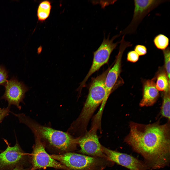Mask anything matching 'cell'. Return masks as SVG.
<instances>
[{"label":"cell","mask_w":170,"mask_h":170,"mask_svg":"<svg viewBox=\"0 0 170 170\" xmlns=\"http://www.w3.org/2000/svg\"><path fill=\"white\" fill-rule=\"evenodd\" d=\"M168 0H134V9L132 19L128 26L120 32L121 35L134 33L140 23L149 13L162 3Z\"/></svg>","instance_id":"obj_8"},{"label":"cell","mask_w":170,"mask_h":170,"mask_svg":"<svg viewBox=\"0 0 170 170\" xmlns=\"http://www.w3.org/2000/svg\"><path fill=\"white\" fill-rule=\"evenodd\" d=\"M15 136L16 143L13 146H11L7 140L3 139L7 146L0 153V170H13L19 166L26 167L30 162L29 155L23 150Z\"/></svg>","instance_id":"obj_6"},{"label":"cell","mask_w":170,"mask_h":170,"mask_svg":"<svg viewBox=\"0 0 170 170\" xmlns=\"http://www.w3.org/2000/svg\"><path fill=\"white\" fill-rule=\"evenodd\" d=\"M97 131L91 128L83 135L77 137V144L81 148L80 152L89 156L106 158L102 151V146L97 135Z\"/></svg>","instance_id":"obj_11"},{"label":"cell","mask_w":170,"mask_h":170,"mask_svg":"<svg viewBox=\"0 0 170 170\" xmlns=\"http://www.w3.org/2000/svg\"><path fill=\"white\" fill-rule=\"evenodd\" d=\"M120 35V34L117 35L111 39H109V34L107 38L104 37L100 46L94 53L93 59L90 68L77 89L79 93H81L82 89L85 86L86 82L89 77L103 65L107 63L111 53L120 43V41L114 43V41Z\"/></svg>","instance_id":"obj_5"},{"label":"cell","mask_w":170,"mask_h":170,"mask_svg":"<svg viewBox=\"0 0 170 170\" xmlns=\"http://www.w3.org/2000/svg\"><path fill=\"white\" fill-rule=\"evenodd\" d=\"M130 128L125 142L143 156L148 169H159L169 166V123L145 125L132 122Z\"/></svg>","instance_id":"obj_1"},{"label":"cell","mask_w":170,"mask_h":170,"mask_svg":"<svg viewBox=\"0 0 170 170\" xmlns=\"http://www.w3.org/2000/svg\"><path fill=\"white\" fill-rule=\"evenodd\" d=\"M170 90L165 92L161 113L164 117L170 119Z\"/></svg>","instance_id":"obj_16"},{"label":"cell","mask_w":170,"mask_h":170,"mask_svg":"<svg viewBox=\"0 0 170 170\" xmlns=\"http://www.w3.org/2000/svg\"><path fill=\"white\" fill-rule=\"evenodd\" d=\"M10 108L8 106L5 108H0V123L5 117L9 115V113L10 112Z\"/></svg>","instance_id":"obj_22"},{"label":"cell","mask_w":170,"mask_h":170,"mask_svg":"<svg viewBox=\"0 0 170 170\" xmlns=\"http://www.w3.org/2000/svg\"><path fill=\"white\" fill-rule=\"evenodd\" d=\"M156 86L158 90L166 92L170 90V80L165 71H162L157 74Z\"/></svg>","instance_id":"obj_15"},{"label":"cell","mask_w":170,"mask_h":170,"mask_svg":"<svg viewBox=\"0 0 170 170\" xmlns=\"http://www.w3.org/2000/svg\"><path fill=\"white\" fill-rule=\"evenodd\" d=\"M51 8V2L48 0H44L40 3L37 10L38 21L42 22L49 17Z\"/></svg>","instance_id":"obj_14"},{"label":"cell","mask_w":170,"mask_h":170,"mask_svg":"<svg viewBox=\"0 0 170 170\" xmlns=\"http://www.w3.org/2000/svg\"><path fill=\"white\" fill-rule=\"evenodd\" d=\"M50 156L69 170H95L102 163V161L97 157L70 152Z\"/></svg>","instance_id":"obj_4"},{"label":"cell","mask_w":170,"mask_h":170,"mask_svg":"<svg viewBox=\"0 0 170 170\" xmlns=\"http://www.w3.org/2000/svg\"><path fill=\"white\" fill-rule=\"evenodd\" d=\"M153 41L157 49L164 50L168 47L169 39L165 35L160 34L155 37Z\"/></svg>","instance_id":"obj_17"},{"label":"cell","mask_w":170,"mask_h":170,"mask_svg":"<svg viewBox=\"0 0 170 170\" xmlns=\"http://www.w3.org/2000/svg\"><path fill=\"white\" fill-rule=\"evenodd\" d=\"M4 86L5 92L1 99L7 101L8 106L10 107L11 105H14L21 110V107L20 105V103H24L23 99L29 88L22 82L19 81L14 77L7 80Z\"/></svg>","instance_id":"obj_9"},{"label":"cell","mask_w":170,"mask_h":170,"mask_svg":"<svg viewBox=\"0 0 170 170\" xmlns=\"http://www.w3.org/2000/svg\"><path fill=\"white\" fill-rule=\"evenodd\" d=\"M17 117L20 123L26 125L34 135L38 136L45 145L65 153L73 149L77 144V138H74L67 132L41 125L23 113L17 114Z\"/></svg>","instance_id":"obj_2"},{"label":"cell","mask_w":170,"mask_h":170,"mask_svg":"<svg viewBox=\"0 0 170 170\" xmlns=\"http://www.w3.org/2000/svg\"><path fill=\"white\" fill-rule=\"evenodd\" d=\"M102 150L106 158L130 170H147L144 162L131 155L111 150L103 146Z\"/></svg>","instance_id":"obj_12"},{"label":"cell","mask_w":170,"mask_h":170,"mask_svg":"<svg viewBox=\"0 0 170 170\" xmlns=\"http://www.w3.org/2000/svg\"><path fill=\"white\" fill-rule=\"evenodd\" d=\"M165 62V66L168 78L170 80V51L169 47L163 50Z\"/></svg>","instance_id":"obj_18"},{"label":"cell","mask_w":170,"mask_h":170,"mask_svg":"<svg viewBox=\"0 0 170 170\" xmlns=\"http://www.w3.org/2000/svg\"><path fill=\"white\" fill-rule=\"evenodd\" d=\"M156 78L146 81L143 87V97L140 104L141 106H152L156 102L159 95L156 86Z\"/></svg>","instance_id":"obj_13"},{"label":"cell","mask_w":170,"mask_h":170,"mask_svg":"<svg viewBox=\"0 0 170 170\" xmlns=\"http://www.w3.org/2000/svg\"><path fill=\"white\" fill-rule=\"evenodd\" d=\"M8 72L4 66H0V85L4 86L7 81Z\"/></svg>","instance_id":"obj_19"},{"label":"cell","mask_w":170,"mask_h":170,"mask_svg":"<svg viewBox=\"0 0 170 170\" xmlns=\"http://www.w3.org/2000/svg\"><path fill=\"white\" fill-rule=\"evenodd\" d=\"M35 144L30 157V162L33 170L47 167H52L69 170L66 166L52 158L45 149V145L40 138L34 135Z\"/></svg>","instance_id":"obj_7"},{"label":"cell","mask_w":170,"mask_h":170,"mask_svg":"<svg viewBox=\"0 0 170 170\" xmlns=\"http://www.w3.org/2000/svg\"><path fill=\"white\" fill-rule=\"evenodd\" d=\"M22 166H19L15 167L13 170H33L32 167L28 168H25Z\"/></svg>","instance_id":"obj_23"},{"label":"cell","mask_w":170,"mask_h":170,"mask_svg":"<svg viewBox=\"0 0 170 170\" xmlns=\"http://www.w3.org/2000/svg\"></svg>","instance_id":"obj_24"},{"label":"cell","mask_w":170,"mask_h":170,"mask_svg":"<svg viewBox=\"0 0 170 170\" xmlns=\"http://www.w3.org/2000/svg\"><path fill=\"white\" fill-rule=\"evenodd\" d=\"M139 55L134 51H131L128 53L127 60L128 61L133 63H135L138 61Z\"/></svg>","instance_id":"obj_20"},{"label":"cell","mask_w":170,"mask_h":170,"mask_svg":"<svg viewBox=\"0 0 170 170\" xmlns=\"http://www.w3.org/2000/svg\"><path fill=\"white\" fill-rule=\"evenodd\" d=\"M135 51L139 55H143L147 53V48L145 46L141 45H136L134 48Z\"/></svg>","instance_id":"obj_21"},{"label":"cell","mask_w":170,"mask_h":170,"mask_svg":"<svg viewBox=\"0 0 170 170\" xmlns=\"http://www.w3.org/2000/svg\"><path fill=\"white\" fill-rule=\"evenodd\" d=\"M120 45L119 53L117 55L113 66L110 68L106 77L105 85L106 94L102 105L104 106L114 87L117 82L121 71V63L122 56L125 49L132 46L130 42L126 41L124 38L120 41Z\"/></svg>","instance_id":"obj_10"},{"label":"cell","mask_w":170,"mask_h":170,"mask_svg":"<svg viewBox=\"0 0 170 170\" xmlns=\"http://www.w3.org/2000/svg\"><path fill=\"white\" fill-rule=\"evenodd\" d=\"M110 67L92 79L87 97L83 109L79 116L74 121L75 124L79 128L83 129L87 128L92 115L104 100L106 94L105 79Z\"/></svg>","instance_id":"obj_3"}]
</instances>
